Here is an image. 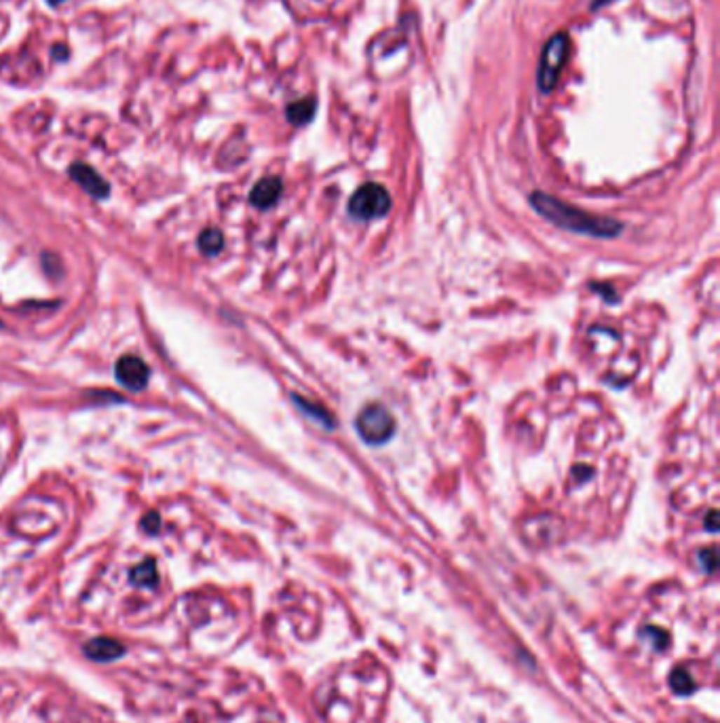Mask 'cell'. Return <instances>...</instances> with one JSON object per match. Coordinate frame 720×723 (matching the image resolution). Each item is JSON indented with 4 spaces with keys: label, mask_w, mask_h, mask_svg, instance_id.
I'll use <instances>...</instances> for the list:
<instances>
[{
    "label": "cell",
    "mask_w": 720,
    "mask_h": 723,
    "mask_svg": "<svg viewBox=\"0 0 720 723\" xmlns=\"http://www.w3.org/2000/svg\"><path fill=\"white\" fill-rule=\"evenodd\" d=\"M114 375H116V381L125 385L127 390H142L148 383L150 371L146 366V362L140 359L137 355H123L116 362Z\"/></svg>",
    "instance_id": "obj_5"
},
{
    "label": "cell",
    "mask_w": 720,
    "mask_h": 723,
    "mask_svg": "<svg viewBox=\"0 0 720 723\" xmlns=\"http://www.w3.org/2000/svg\"><path fill=\"white\" fill-rule=\"evenodd\" d=\"M707 526H709V531H716V512L714 510L707 516Z\"/></svg>",
    "instance_id": "obj_14"
},
{
    "label": "cell",
    "mask_w": 720,
    "mask_h": 723,
    "mask_svg": "<svg viewBox=\"0 0 720 723\" xmlns=\"http://www.w3.org/2000/svg\"><path fill=\"white\" fill-rule=\"evenodd\" d=\"M294 402L304 411V415H308V417H313L319 425H323V427H327V430H332L336 423H334V419L323 411V409H319V406H313L311 402H306L304 398H300V396H294Z\"/></svg>",
    "instance_id": "obj_11"
},
{
    "label": "cell",
    "mask_w": 720,
    "mask_h": 723,
    "mask_svg": "<svg viewBox=\"0 0 720 723\" xmlns=\"http://www.w3.org/2000/svg\"><path fill=\"white\" fill-rule=\"evenodd\" d=\"M357 434L364 442L381 446L389 442L395 434V419L383 404H368L362 409L355 421Z\"/></svg>",
    "instance_id": "obj_2"
},
{
    "label": "cell",
    "mask_w": 720,
    "mask_h": 723,
    "mask_svg": "<svg viewBox=\"0 0 720 723\" xmlns=\"http://www.w3.org/2000/svg\"><path fill=\"white\" fill-rule=\"evenodd\" d=\"M49 3L51 5H60V3H64V0H49Z\"/></svg>",
    "instance_id": "obj_16"
},
{
    "label": "cell",
    "mask_w": 720,
    "mask_h": 723,
    "mask_svg": "<svg viewBox=\"0 0 720 723\" xmlns=\"http://www.w3.org/2000/svg\"><path fill=\"white\" fill-rule=\"evenodd\" d=\"M530 204L543 218H548L550 223L558 225L560 229H569L573 233H581V235H590V237H615L621 233V223L606 218V216L581 212L579 208L566 206L560 199L550 197L545 193H532Z\"/></svg>",
    "instance_id": "obj_1"
},
{
    "label": "cell",
    "mask_w": 720,
    "mask_h": 723,
    "mask_svg": "<svg viewBox=\"0 0 720 723\" xmlns=\"http://www.w3.org/2000/svg\"><path fill=\"white\" fill-rule=\"evenodd\" d=\"M144 529H146L148 533H156V529H158V516H156V514H148V516L144 518Z\"/></svg>",
    "instance_id": "obj_13"
},
{
    "label": "cell",
    "mask_w": 720,
    "mask_h": 723,
    "mask_svg": "<svg viewBox=\"0 0 720 723\" xmlns=\"http://www.w3.org/2000/svg\"><path fill=\"white\" fill-rule=\"evenodd\" d=\"M222 246H224V237L216 229H208L199 235V248L205 254H218L222 250Z\"/></svg>",
    "instance_id": "obj_12"
},
{
    "label": "cell",
    "mask_w": 720,
    "mask_h": 723,
    "mask_svg": "<svg viewBox=\"0 0 720 723\" xmlns=\"http://www.w3.org/2000/svg\"><path fill=\"white\" fill-rule=\"evenodd\" d=\"M70 175L76 180V183L89 193V195H93V197H106L108 195V191H110V187H108V183H106V180L93 169V167H89V165H83V163H76V165H72L70 167Z\"/></svg>",
    "instance_id": "obj_6"
},
{
    "label": "cell",
    "mask_w": 720,
    "mask_h": 723,
    "mask_svg": "<svg viewBox=\"0 0 720 723\" xmlns=\"http://www.w3.org/2000/svg\"><path fill=\"white\" fill-rule=\"evenodd\" d=\"M606 3H611V0H596V3H594V9H596L598 5H606Z\"/></svg>",
    "instance_id": "obj_15"
},
{
    "label": "cell",
    "mask_w": 720,
    "mask_h": 723,
    "mask_svg": "<svg viewBox=\"0 0 720 723\" xmlns=\"http://www.w3.org/2000/svg\"><path fill=\"white\" fill-rule=\"evenodd\" d=\"M389 208H391V197L387 189L376 183L359 187L348 201V214L357 220L381 218L389 212Z\"/></svg>",
    "instance_id": "obj_3"
},
{
    "label": "cell",
    "mask_w": 720,
    "mask_h": 723,
    "mask_svg": "<svg viewBox=\"0 0 720 723\" xmlns=\"http://www.w3.org/2000/svg\"><path fill=\"white\" fill-rule=\"evenodd\" d=\"M281 191H283V185H281V180L279 178H264L260 180V183L252 189V195H250V201L260 208V210H266L271 206L277 204V199L281 197Z\"/></svg>",
    "instance_id": "obj_8"
},
{
    "label": "cell",
    "mask_w": 720,
    "mask_h": 723,
    "mask_svg": "<svg viewBox=\"0 0 720 723\" xmlns=\"http://www.w3.org/2000/svg\"><path fill=\"white\" fill-rule=\"evenodd\" d=\"M131 582L137 584V586H144V588H154L156 582H158L154 563H152V561H144L142 565H137V567L131 571Z\"/></svg>",
    "instance_id": "obj_10"
},
{
    "label": "cell",
    "mask_w": 720,
    "mask_h": 723,
    "mask_svg": "<svg viewBox=\"0 0 720 723\" xmlns=\"http://www.w3.org/2000/svg\"><path fill=\"white\" fill-rule=\"evenodd\" d=\"M83 651L93 662H112L125 654V647L112 637H97V639H91Z\"/></svg>",
    "instance_id": "obj_7"
},
{
    "label": "cell",
    "mask_w": 720,
    "mask_h": 723,
    "mask_svg": "<svg viewBox=\"0 0 720 723\" xmlns=\"http://www.w3.org/2000/svg\"><path fill=\"white\" fill-rule=\"evenodd\" d=\"M566 55H569V37L564 32H560L548 41L543 55H541V66H538L536 83L543 93H548L556 87L558 77L562 72V66L566 62Z\"/></svg>",
    "instance_id": "obj_4"
},
{
    "label": "cell",
    "mask_w": 720,
    "mask_h": 723,
    "mask_svg": "<svg viewBox=\"0 0 720 723\" xmlns=\"http://www.w3.org/2000/svg\"><path fill=\"white\" fill-rule=\"evenodd\" d=\"M315 100L313 98H306V100H298L294 104L287 106L285 114H287V121L294 123V125H306L313 114H315Z\"/></svg>",
    "instance_id": "obj_9"
}]
</instances>
